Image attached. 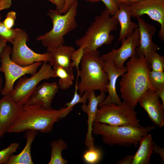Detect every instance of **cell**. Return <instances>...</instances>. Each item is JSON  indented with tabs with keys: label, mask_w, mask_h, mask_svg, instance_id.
<instances>
[{
	"label": "cell",
	"mask_w": 164,
	"mask_h": 164,
	"mask_svg": "<svg viewBox=\"0 0 164 164\" xmlns=\"http://www.w3.org/2000/svg\"><path fill=\"white\" fill-rule=\"evenodd\" d=\"M17 29H8L0 21V36L7 42L12 44Z\"/></svg>",
	"instance_id": "30"
},
{
	"label": "cell",
	"mask_w": 164,
	"mask_h": 164,
	"mask_svg": "<svg viewBox=\"0 0 164 164\" xmlns=\"http://www.w3.org/2000/svg\"><path fill=\"white\" fill-rule=\"evenodd\" d=\"M131 17L148 15L160 25L159 36L164 41V0H143L129 4Z\"/></svg>",
	"instance_id": "11"
},
{
	"label": "cell",
	"mask_w": 164,
	"mask_h": 164,
	"mask_svg": "<svg viewBox=\"0 0 164 164\" xmlns=\"http://www.w3.org/2000/svg\"><path fill=\"white\" fill-rule=\"evenodd\" d=\"M12 51V48L6 45L0 55L1 64L0 71L4 73L5 79L4 87L0 92L3 96L10 94L13 90L14 83L17 80L26 74L33 75L37 72L38 68L43 63L42 62L40 61L26 66L19 65L11 59L10 55Z\"/></svg>",
	"instance_id": "8"
},
{
	"label": "cell",
	"mask_w": 164,
	"mask_h": 164,
	"mask_svg": "<svg viewBox=\"0 0 164 164\" xmlns=\"http://www.w3.org/2000/svg\"><path fill=\"white\" fill-rule=\"evenodd\" d=\"M98 109L94 122L112 125H128L141 126L137 113L124 101L120 105L109 103L102 105Z\"/></svg>",
	"instance_id": "7"
},
{
	"label": "cell",
	"mask_w": 164,
	"mask_h": 164,
	"mask_svg": "<svg viewBox=\"0 0 164 164\" xmlns=\"http://www.w3.org/2000/svg\"><path fill=\"white\" fill-rule=\"evenodd\" d=\"M59 88L55 82H45L37 86L25 104L39 105L46 108H51L52 101Z\"/></svg>",
	"instance_id": "18"
},
{
	"label": "cell",
	"mask_w": 164,
	"mask_h": 164,
	"mask_svg": "<svg viewBox=\"0 0 164 164\" xmlns=\"http://www.w3.org/2000/svg\"><path fill=\"white\" fill-rule=\"evenodd\" d=\"M22 107L13 100L10 94L5 95L0 99V138L7 133Z\"/></svg>",
	"instance_id": "16"
},
{
	"label": "cell",
	"mask_w": 164,
	"mask_h": 164,
	"mask_svg": "<svg viewBox=\"0 0 164 164\" xmlns=\"http://www.w3.org/2000/svg\"><path fill=\"white\" fill-rule=\"evenodd\" d=\"M136 18L138 22L140 43L135 49V56H144L150 67L152 53L160 49L159 46L154 43L152 40V37L155 33L156 29L155 26L147 23L141 17Z\"/></svg>",
	"instance_id": "13"
},
{
	"label": "cell",
	"mask_w": 164,
	"mask_h": 164,
	"mask_svg": "<svg viewBox=\"0 0 164 164\" xmlns=\"http://www.w3.org/2000/svg\"><path fill=\"white\" fill-rule=\"evenodd\" d=\"M153 151L159 155L161 159L162 163H163L164 162V149L158 145L153 142Z\"/></svg>",
	"instance_id": "34"
},
{
	"label": "cell",
	"mask_w": 164,
	"mask_h": 164,
	"mask_svg": "<svg viewBox=\"0 0 164 164\" xmlns=\"http://www.w3.org/2000/svg\"><path fill=\"white\" fill-rule=\"evenodd\" d=\"M110 15L106 8L95 16L84 35L76 40V44L79 47H84V53L97 50L103 45L111 43L114 37L110 32L117 29L118 22L115 15L111 17Z\"/></svg>",
	"instance_id": "5"
},
{
	"label": "cell",
	"mask_w": 164,
	"mask_h": 164,
	"mask_svg": "<svg viewBox=\"0 0 164 164\" xmlns=\"http://www.w3.org/2000/svg\"><path fill=\"white\" fill-rule=\"evenodd\" d=\"M65 107L59 110L46 108L40 105L25 104L7 132L18 133L33 130L43 133L51 132L54 123L61 119Z\"/></svg>",
	"instance_id": "2"
},
{
	"label": "cell",
	"mask_w": 164,
	"mask_h": 164,
	"mask_svg": "<svg viewBox=\"0 0 164 164\" xmlns=\"http://www.w3.org/2000/svg\"><path fill=\"white\" fill-rule=\"evenodd\" d=\"M100 91V94L97 96L95 91H89L88 104H84L81 106L82 110L88 116L87 132L84 143L88 149L95 147L94 142L95 139L92 136V125L98 109V105L102 103L106 97V92L103 91Z\"/></svg>",
	"instance_id": "15"
},
{
	"label": "cell",
	"mask_w": 164,
	"mask_h": 164,
	"mask_svg": "<svg viewBox=\"0 0 164 164\" xmlns=\"http://www.w3.org/2000/svg\"><path fill=\"white\" fill-rule=\"evenodd\" d=\"M24 137L26 145L22 151L17 155L13 154L5 164H33L31 154V145L38 132L33 130L26 131Z\"/></svg>",
	"instance_id": "21"
},
{
	"label": "cell",
	"mask_w": 164,
	"mask_h": 164,
	"mask_svg": "<svg viewBox=\"0 0 164 164\" xmlns=\"http://www.w3.org/2000/svg\"><path fill=\"white\" fill-rule=\"evenodd\" d=\"M149 78L153 87L156 90L164 88V72L150 70L149 73Z\"/></svg>",
	"instance_id": "27"
},
{
	"label": "cell",
	"mask_w": 164,
	"mask_h": 164,
	"mask_svg": "<svg viewBox=\"0 0 164 164\" xmlns=\"http://www.w3.org/2000/svg\"><path fill=\"white\" fill-rule=\"evenodd\" d=\"M105 5L110 15H115L119 10L118 4L116 0H100Z\"/></svg>",
	"instance_id": "32"
},
{
	"label": "cell",
	"mask_w": 164,
	"mask_h": 164,
	"mask_svg": "<svg viewBox=\"0 0 164 164\" xmlns=\"http://www.w3.org/2000/svg\"><path fill=\"white\" fill-rule=\"evenodd\" d=\"M150 67L152 70L163 71L164 56L159 54L157 51L152 52L150 58Z\"/></svg>",
	"instance_id": "28"
},
{
	"label": "cell",
	"mask_w": 164,
	"mask_h": 164,
	"mask_svg": "<svg viewBox=\"0 0 164 164\" xmlns=\"http://www.w3.org/2000/svg\"><path fill=\"white\" fill-rule=\"evenodd\" d=\"M84 53V47L83 46L79 47V48L75 50L72 53L71 59L72 61L71 66L73 68H75L77 71V74L79 71V65Z\"/></svg>",
	"instance_id": "31"
},
{
	"label": "cell",
	"mask_w": 164,
	"mask_h": 164,
	"mask_svg": "<svg viewBox=\"0 0 164 164\" xmlns=\"http://www.w3.org/2000/svg\"><path fill=\"white\" fill-rule=\"evenodd\" d=\"M133 155H129L125 156L121 160L118 161L116 164H131Z\"/></svg>",
	"instance_id": "35"
},
{
	"label": "cell",
	"mask_w": 164,
	"mask_h": 164,
	"mask_svg": "<svg viewBox=\"0 0 164 164\" xmlns=\"http://www.w3.org/2000/svg\"><path fill=\"white\" fill-rule=\"evenodd\" d=\"M19 147V142H12L8 147L0 151V164H5L10 156Z\"/></svg>",
	"instance_id": "29"
},
{
	"label": "cell",
	"mask_w": 164,
	"mask_h": 164,
	"mask_svg": "<svg viewBox=\"0 0 164 164\" xmlns=\"http://www.w3.org/2000/svg\"><path fill=\"white\" fill-rule=\"evenodd\" d=\"M155 92L159 97L161 99L162 104L164 107V88L156 90Z\"/></svg>",
	"instance_id": "39"
},
{
	"label": "cell",
	"mask_w": 164,
	"mask_h": 164,
	"mask_svg": "<svg viewBox=\"0 0 164 164\" xmlns=\"http://www.w3.org/2000/svg\"><path fill=\"white\" fill-rule=\"evenodd\" d=\"M47 0L51 2V3H53V4L54 5L55 4V2L54 0Z\"/></svg>",
	"instance_id": "43"
},
{
	"label": "cell",
	"mask_w": 164,
	"mask_h": 164,
	"mask_svg": "<svg viewBox=\"0 0 164 164\" xmlns=\"http://www.w3.org/2000/svg\"><path fill=\"white\" fill-rule=\"evenodd\" d=\"M139 31L136 29L131 36L121 40V47L113 49L110 52L102 54L101 57L104 61L113 62L118 68H123L125 61L129 58L135 56V49L139 45Z\"/></svg>",
	"instance_id": "12"
},
{
	"label": "cell",
	"mask_w": 164,
	"mask_h": 164,
	"mask_svg": "<svg viewBox=\"0 0 164 164\" xmlns=\"http://www.w3.org/2000/svg\"><path fill=\"white\" fill-rule=\"evenodd\" d=\"M75 0H65L63 9L60 12V14H64L69 10L71 5Z\"/></svg>",
	"instance_id": "36"
},
{
	"label": "cell",
	"mask_w": 164,
	"mask_h": 164,
	"mask_svg": "<svg viewBox=\"0 0 164 164\" xmlns=\"http://www.w3.org/2000/svg\"><path fill=\"white\" fill-rule=\"evenodd\" d=\"M118 4L121 3H124L128 4H129L127 0H116Z\"/></svg>",
	"instance_id": "40"
},
{
	"label": "cell",
	"mask_w": 164,
	"mask_h": 164,
	"mask_svg": "<svg viewBox=\"0 0 164 164\" xmlns=\"http://www.w3.org/2000/svg\"><path fill=\"white\" fill-rule=\"evenodd\" d=\"M102 153L100 149L95 147L88 149L83 155L84 162L88 164H95L101 160Z\"/></svg>",
	"instance_id": "26"
},
{
	"label": "cell",
	"mask_w": 164,
	"mask_h": 164,
	"mask_svg": "<svg viewBox=\"0 0 164 164\" xmlns=\"http://www.w3.org/2000/svg\"><path fill=\"white\" fill-rule=\"evenodd\" d=\"M78 2L75 0L65 14L62 15L56 10L50 9L47 15L51 19L53 27L51 30L37 38L49 52L60 45L63 44L64 36L76 29L77 24L76 17Z\"/></svg>",
	"instance_id": "6"
},
{
	"label": "cell",
	"mask_w": 164,
	"mask_h": 164,
	"mask_svg": "<svg viewBox=\"0 0 164 164\" xmlns=\"http://www.w3.org/2000/svg\"><path fill=\"white\" fill-rule=\"evenodd\" d=\"M7 42L2 37L0 36V57L1 52ZM2 77L0 76V92L2 89Z\"/></svg>",
	"instance_id": "37"
},
{
	"label": "cell",
	"mask_w": 164,
	"mask_h": 164,
	"mask_svg": "<svg viewBox=\"0 0 164 164\" xmlns=\"http://www.w3.org/2000/svg\"><path fill=\"white\" fill-rule=\"evenodd\" d=\"M77 79L76 85L75 86V91L72 100L68 102L65 104L66 106L65 109L61 114V119L65 117L71 111H72L74 106L77 104L80 103L83 104H86L88 98L89 91H85L81 97L78 93V78Z\"/></svg>",
	"instance_id": "25"
},
{
	"label": "cell",
	"mask_w": 164,
	"mask_h": 164,
	"mask_svg": "<svg viewBox=\"0 0 164 164\" xmlns=\"http://www.w3.org/2000/svg\"><path fill=\"white\" fill-rule=\"evenodd\" d=\"M153 141L151 134L147 133L140 139V146L133 155L131 164H149L153 153Z\"/></svg>",
	"instance_id": "22"
},
{
	"label": "cell",
	"mask_w": 164,
	"mask_h": 164,
	"mask_svg": "<svg viewBox=\"0 0 164 164\" xmlns=\"http://www.w3.org/2000/svg\"><path fill=\"white\" fill-rule=\"evenodd\" d=\"M72 46L62 44L47 52L50 56L49 63L52 66L61 67L70 73H73V68L71 66V57L75 50Z\"/></svg>",
	"instance_id": "19"
},
{
	"label": "cell",
	"mask_w": 164,
	"mask_h": 164,
	"mask_svg": "<svg viewBox=\"0 0 164 164\" xmlns=\"http://www.w3.org/2000/svg\"><path fill=\"white\" fill-rule=\"evenodd\" d=\"M119 10L115 15L119 22L121 29L117 43L121 40L132 35L138 25L131 21L129 4L122 3L118 4Z\"/></svg>",
	"instance_id": "20"
},
{
	"label": "cell",
	"mask_w": 164,
	"mask_h": 164,
	"mask_svg": "<svg viewBox=\"0 0 164 164\" xmlns=\"http://www.w3.org/2000/svg\"><path fill=\"white\" fill-rule=\"evenodd\" d=\"M51 159L49 164H66L68 160L64 159L62 155L63 150L67 149V143L63 140L60 138L51 142Z\"/></svg>",
	"instance_id": "23"
},
{
	"label": "cell",
	"mask_w": 164,
	"mask_h": 164,
	"mask_svg": "<svg viewBox=\"0 0 164 164\" xmlns=\"http://www.w3.org/2000/svg\"><path fill=\"white\" fill-rule=\"evenodd\" d=\"M54 78L58 77L59 87L62 90L69 88L73 84V73H70L64 68L58 66H53Z\"/></svg>",
	"instance_id": "24"
},
{
	"label": "cell",
	"mask_w": 164,
	"mask_h": 164,
	"mask_svg": "<svg viewBox=\"0 0 164 164\" xmlns=\"http://www.w3.org/2000/svg\"><path fill=\"white\" fill-rule=\"evenodd\" d=\"M29 40L27 32L18 28L12 44L11 60L22 66H28L37 62H49L50 56L48 52L43 53L34 52L27 45Z\"/></svg>",
	"instance_id": "10"
},
{
	"label": "cell",
	"mask_w": 164,
	"mask_h": 164,
	"mask_svg": "<svg viewBox=\"0 0 164 164\" xmlns=\"http://www.w3.org/2000/svg\"><path fill=\"white\" fill-rule=\"evenodd\" d=\"M104 61L97 50L84 53L80 63L81 69L77 74L80 78L77 84L80 96L85 91L97 90L108 92L109 78L103 69Z\"/></svg>",
	"instance_id": "4"
},
{
	"label": "cell",
	"mask_w": 164,
	"mask_h": 164,
	"mask_svg": "<svg viewBox=\"0 0 164 164\" xmlns=\"http://www.w3.org/2000/svg\"><path fill=\"white\" fill-rule=\"evenodd\" d=\"M54 78L53 69L49 63L43 62L39 70L30 77H21L13 87L10 95L20 106L25 104L38 84L43 80Z\"/></svg>",
	"instance_id": "9"
},
{
	"label": "cell",
	"mask_w": 164,
	"mask_h": 164,
	"mask_svg": "<svg viewBox=\"0 0 164 164\" xmlns=\"http://www.w3.org/2000/svg\"><path fill=\"white\" fill-rule=\"evenodd\" d=\"M87 1L90 2L92 3L99 2L100 1V0H85Z\"/></svg>",
	"instance_id": "42"
},
{
	"label": "cell",
	"mask_w": 164,
	"mask_h": 164,
	"mask_svg": "<svg viewBox=\"0 0 164 164\" xmlns=\"http://www.w3.org/2000/svg\"><path fill=\"white\" fill-rule=\"evenodd\" d=\"M2 17L1 15H0V21Z\"/></svg>",
	"instance_id": "44"
},
{
	"label": "cell",
	"mask_w": 164,
	"mask_h": 164,
	"mask_svg": "<svg viewBox=\"0 0 164 164\" xmlns=\"http://www.w3.org/2000/svg\"><path fill=\"white\" fill-rule=\"evenodd\" d=\"M127 70L120 81L121 97L132 108L134 109L140 99L147 90L156 91L149 78L150 70L143 56L131 58L126 64Z\"/></svg>",
	"instance_id": "1"
},
{
	"label": "cell",
	"mask_w": 164,
	"mask_h": 164,
	"mask_svg": "<svg viewBox=\"0 0 164 164\" xmlns=\"http://www.w3.org/2000/svg\"><path fill=\"white\" fill-rule=\"evenodd\" d=\"M16 18V13L14 11H10L7 14L3 23L7 28L12 29L15 25Z\"/></svg>",
	"instance_id": "33"
},
{
	"label": "cell",
	"mask_w": 164,
	"mask_h": 164,
	"mask_svg": "<svg viewBox=\"0 0 164 164\" xmlns=\"http://www.w3.org/2000/svg\"><path fill=\"white\" fill-rule=\"evenodd\" d=\"M103 69L108 74V77L109 82L107 86L108 95L103 101L98 105V107L109 103H115L118 105H120L122 102L117 93L116 83L118 77L122 76L127 72V68L126 67H124L122 68H118L113 61L106 60L104 61Z\"/></svg>",
	"instance_id": "17"
},
{
	"label": "cell",
	"mask_w": 164,
	"mask_h": 164,
	"mask_svg": "<svg viewBox=\"0 0 164 164\" xmlns=\"http://www.w3.org/2000/svg\"><path fill=\"white\" fill-rule=\"evenodd\" d=\"M129 4L139 2L143 0H127Z\"/></svg>",
	"instance_id": "41"
},
{
	"label": "cell",
	"mask_w": 164,
	"mask_h": 164,
	"mask_svg": "<svg viewBox=\"0 0 164 164\" xmlns=\"http://www.w3.org/2000/svg\"><path fill=\"white\" fill-rule=\"evenodd\" d=\"M147 113L152 121L157 126L164 125V107L155 92L149 89L142 96L138 102Z\"/></svg>",
	"instance_id": "14"
},
{
	"label": "cell",
	"mask_w": 164,
	"mask_h": 164,
	"mask_svg": "<svg viewBox=\"0 0 164 164\" xmlns=\"http://www.w3.org/2000/svg\"><path fill=\"white\" fill-rule=\"evenodd\" d=\"M155 128L154 125L145 127L116 126L94 122L92 133L93 135L101 136L103 142L110 146L117 145L125 147L132 146L136 147L142 137Z\"/></svg>",
	"instance_id": "3"
},
{
	"label": "cell",
	"mask_w": 164,
	"mask_h": 164,
	"mask_svg": "<svg viewBox=\"0 0 164 164\" xmlns=\"http://www.w3.org/2000/svg\"><path fill=\"white\" fill-rule=\"evenodd\" d=\"M56 10L60 14L64 6L65 0H54Z\"/></svg>",
	"instance_id": "38"
}]
</instances>
